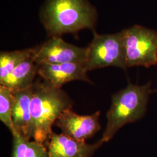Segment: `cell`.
<instances>
[{
	"mask_svg": "<svg viewBox=\"0 0 157 157\" xmlns=\"http://www.w3.org/2000/svg\"><path fill=\"white\" fill-rule=\"evenodd\" d=\"M40 17L50 37H61L94 29L97 12L88 0H46Z\"/></svg>",
	"mask_w": 157,
	"mask_h": 157,
	"instance_id": "6da1fadb",
	"label": "cell"
},
{
	"mask_svg": "<svg viewBox=\"0 0 157 157\" xmlns=\"http://www.w3.org/2000/svg\"><path fill=\"white\" fill-rule=\"evenodd\" d=\"M33 89L32 136L34 140L45 144L52 132V125L64 111L72 109L73 101L65 91L43 79L35 81Z\"/></svg>",
	"mask_w": 157,
	"mask_h": 157,
	"instance_id": "7a4b0ae2",
	"label": "cell"
},
{
	"mask_svg": "<svg viewBox=\"0 0 157 157\" xmlns=\"http://www.w3.org/2000/svg\"><path fill=\"white\" fill-rule=\"evenodd\" d=\"M152 91L150 83L143 86L129 83L125 89L113 94L107 112V127L101 140L104 143L111 140L125 124L143 118Z\"/></svg>",
	"mask_w": 157,
	"mask_h": 157,
	"instance_id": "3957f363",
	"label": "cell"
},
{
	"mask_svg": "<svg viewBox=\"0 0 157 157\" xmlns=\"http://www.w3.org/2000/svg\"><path fill=\"white\" fill-rule=\"evenodd\" d=\"M87 48L86 66L88 71L108 67L127 68L123 30L105 34L94 31L93 39Z\"/></svg>",
	"mask_w": 157,
	"mask_h": 157,
	"instance_id": "277c9868",
	"label": "cell"
},
{
	"mask_svg": "<svg viewBox=\"0 0 157 157\" xmlns=\"http://www.w3.org/2000/svg\"><path fill=\"white\" fill-rule=\"evenodd\" d=\"M127 67L157 64V31L140 25L123 30Z\"/></svg>",
	"mask_w": 157,
	"mask_h": 157,
	"instance_id": "5b68a950",
	"label": "cell"
},
{
	"mask_svg": "<svg viewBox=\"0 0 157 157\" xmlns=\"http://www.w3.org/2000/svg\"><path fill=\"white\" fill-rule=\"evenodd\" d=\"M87 48L68 43L61 37H50L43 44L34 47V61L37 65L68 62H85Z\"/></svg>",
	"mask_w": 157,
	"mask_h": 157,
	"instance_id": "8992f818",
	"label": "cell"
},
{
	"mask_svg": "<svg viewBox=\"0 0 157 157\" xmlns=\"http://www.w3.org/2000/svg\"><path fill=\"white\" fill-rule=\"evenodd\" d=\"M100 111L90 115H79L72 109H67L57 119L55 124L62 133L76 139L85 140L93 137L100 129L99 123Z\"/></svg>",
	"mask_w": 157,
	"mask_h": 157,
	"instance_id": "52a82bcc",
	"label": "cell"
},
{
	"mask_svg": "<svg viewBox=\"0 0 157 157\" xmlns=\"http://www.w3.org/2000/svg\"><path fill=\"white\" fill-rule=\"evenodd\" d=\"M104 142L94 144L76 139L63 133H51L45 143L48 157H92Z\"/></svg>",
	"mask_w": 157,
	"mask_h": 157,
	"instance_id": "ba28073f",
	"label": "cell"
},
{
	"mask_svg": "<svg viewBox=\"0 0 157 157\" xmlns=\"http://www.w3.org/2000/svg\"><path fill=\"white\" fill-rule=\"evenodd\" d=\"M87 71L85 62L43 63L39 65L38 75L54 87L61 89L63 84L74 80L91 83Z\"/></svg>",
	"mask_w": 157,
	"mask_h": 157,
	"instance_id": "9c48e42d",
	"label": "cell"
},
{
	"mask_svg": "<svg viewBox=\"0 0 157 157\" xmlns=\"http://www.w3.org/2000/svg\"><path fill=\"white\" fill-rule=\"evenodd\" d=\"M33 91L32 86L27 89L13 92L14 103L12 110L15 131L30 140L32 138L30 104Z\"/></svg>",
	"mask_w": 157,
	"mask_h": 157,
	"instance_id": "30bf717a",
	"label": "cell"
},
{
	"mask_svg": "<svg viewBox=\"0 0 157 157\" xmlns=\"http://www.w3.org/2000/svg\"><path fill=\"white\" fill-rule=\"evenodd\" d=\"M33 56L18 65L0 85L8 88L13 92L32 87L36 75H38L39 69V65L34 61Z\"/></svg>",
	"mask_w": 157,
	"mask_h": 157,
	"instance_id": "8fae6325",
	"label": "cell"
},
{
	"mask_svg": "<svg viewBox=\"0 0 157 157\" xmlns=\"http://www.w3.org/2000/svg\"><path fill=\"white\" fill-rule=\"evenodd\" d=\"M13 147L12 157H48L45 144L31 141L16 131L12 133Z\"/></svg>",
	"mask_w": 157,
	"mask_h": 157,
	"instance_id": "7c38bea8",
	"label": "cell"
},
{
	"mask_svg": "<svg viewBox=\"0 0 157 157\" xmlns=\"http://www.w3.org/2000/svg\"><path fill=\"white\" fill-rule=\"evenodd\" d=\"M34 48L0 53V83L22 62L33 56Z\"/></svg>",
	"mask_w": 157,
	"mask_h": 157,
	"instance_id": "4fadbf2b",
	"label": "cell"
},
{
	"mask_svg": "<svg viewBox=\"0 0 157 157\" xmlns=\"http://www.w3.org/2000/svg\"><path fill=\"white\" fill-rule=\"evenodd\" d=\"M13 103V92L5 86L0 85V120L10 130L11 133L15 132L12 121Z\"/></svg>",
	"mask_w": 157,
	"mask_h": 157,
	"instance_id": "5bb4252c",
	"label": "cell"
},
{
	"mask_svg": "<svg viewBox=\"0 0 157 157\" xmlns=\"http://www.w3.org/2000/svg\"><path fill=\"white\" fill-rule=\"evenodd\" d=\"M152 93H157V89H155V90H153L152 91Z\"/></svg>",
	"mask_w": 157,
	"mask_h": 157,
	"instance_id": "9a60e30c",
	"label": "cell"
}]
</instances>
